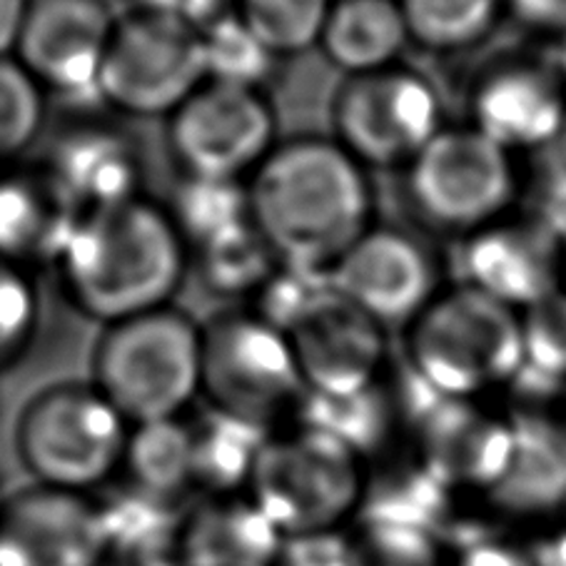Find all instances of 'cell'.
<instances>
[{"label":"cell","instance_id":"obj_1","mask_svg":"<svg viewBox=\"0 0 566 566\" xmlns=\"http://www.w3.org/2000/svg\"><path fill=\"white\" fill-rule=\"evenodd\" d=\"M190 268L168 208L148 195L75 214L53 262L67 305L101 327L172 305Z\"/></svg>","mask_w":566,"mask_h":566},{"label":"cell","instance_id":"obj_2","mask_svg":"<svg viewBox=\"0 0 566 566\" xmlns=\"http://www.w3.org/2000/svg\"><path fill=\"white\" fill-rule=\"evenodd\" d=\"M248 192L252 224L282 265L327 272L373 228L367 172L332 138L280 140Z\"/></svg>","mask_w":566,"mask_h":566},{"label":"cell","instance_id":"obj_3","mask_svg":"<svg viewBox=\"0 0 566 566\" xmlns=\"http://www.w3.org/2000/svg\"><path fill=\"white\" fill-rule=\"evenodd\" d=\"M87 379L130 427L185 417L202 397V322L168 305L105 325Z\"/></svg>","mask_w":566,"mask_h":566},{"label":"cell","instance_id":"obj_4","mask_svg":"<svg viewBox=\"0 0 566 566\" xmlns=\"http://www.w3.org/2000/svg\"><path fill=\"white\" fill-rule=\"evenodd\" d=\"M130 422L91 379L48 385L15 419V454L33 484L97 496L120 480Z\"/></svg>","mask_w":566,"mask_h":566},{"label":"cell","instance_id":"obj_5","mask_svg":"<svg viewBox=\"0 0 566 566\" xmlns=\"http://www.w3.org/2000/svg\"><path fill=\"white\" fill-rule=\"evenodd\" d=\"M409 363L432 395L470 402L520 377V312L470 285L444 292L412 322Z\"/></svg>","mask_w":566,"mask_h":566},{"label":"cell","instance_id":"obj_6","mask_svg":"<svg viewBox=\"0 0 566 566\" xmlns=\"http://www.w3.org/2000/svg\"><path fill=\"white\" fill-rule=\"evenodd\" d=\"M367 484L365 460L302 424L272 432L248 494L287 536L345 532Z\"/></svg>","mask_w":566,"mask_h":566},{"label":"cell","instance_id":"obj_7","mask_svg":"<svg viewBox=\"0 0 566 566\" xmlns=\"http://www.w3.org/2000/svg\"><path fill=\"white\" fill-rule=\"evenodd\" d=\"M307 395L285 332L250 307H228L202 322L205 407L277 432L295 422Z\"/></svg>","mask_w":566,"mask_h":566},{"label":"cell","instance_id":"obj_8","mask_svg":"<svg viewBox=\"0 0 566 566\" xmlns=\"http://www.w3.org/2000/svg\"><path fill=\"white\" fill-rule=\"evenodd\" d=\"M205 77L200 31L163 15L118 18L97 83L103 107L138 120H168Z\"/></svg>","mask_w":566,"mask_h":566},{"label":"cell","instance_id":"obj_9","mask_svg":"<svg viewBox=\"0 0 566 566\" xmlns=\"http://www.w3.org/2000/svg\"><path fill=\"white\" fill-rule=\"evenodd\" d=\"M277 143L275 105L248 87L205 81L165 120V145L180 178L248 182Z\"/></svg>","mask_w":566,"mask_h":566},{"label":"cell","instance_id":"obj_10","mask_svg":"<svg viewBox=\"0 0 566 566\" xmlns=\"http://www.w3.org/2000/svg\"><path fill=\"white\" fill-rule=\"evenodd\" d=\"M329 120L332 140L363 168H407L442 130V105L422 75L392 65L345 77Z\"/></svg>","mask_w":566,"mask_h":566},{"label":"cell","instance_id":"obj_11","mask_svg":"<svg viewBox=\"0 0 566 566\" xmlns=\"http://www.w3.org/2000/svg\"><path fill=\"white\" fill-rule=\"evenodd\" d=\"M510 153L476 128H442L407 165V190L424 220L447 232H480L510 208Z\"/></svg>","mask_w":566,"mask_h":566},{"label":"cell","instance_id":"obj_12","mask_svg":"<svg viewBox=\"0 0 566 566\" xmlns=\"http://www.w3.org/2000/svg\"><path fill=\"white\" fill-rule=\"evenodd\" d=\"M118 18L107 0H31L15 63L45 97L101 105L97 83Z\"/></svg>","mask_w":566,"mask_h":566},{"label":"cell","instance_id":"obj_13","mask_svg":"<svg viewBox=\"0 0 566 566\" xmlns=\"http://www.w3.org/2000/svg\"><path fill=\"white\" fill-rule=\"evenodd\" d=\"M0 566H107L97 496L41 484L6 494Z\"/></svg>","mask_w":566,"mask_h":566},{"label":"cell","instance_id":"obj_14","mask_svg":"<svg viewBox=\"0 0 566 566\" xmlns=\"http://www.w3.org/2000/svg\"><path fill=\"white\" fill-rule=\"evenodd\" d=\"M329 287L377 325H412L434 300L437 270L415 238L392 228H369L327 270Z\"/></svg>","mask_w":566,"mask_h":566},{"label":"cell","instance_id":"obj_15","mask_svg":"<svg viewBox=\"0 0 566 566\" xmlns=\"http://www.w3.org/2000/svg\"><path fill=\"white\" fill-rule=\"evenodd\" d=\"M385 327L335 290L287 332L307 395L347 397L382 382Z\"/></svg>","mask_w":566,"mask_h":566},{"label":"cell","instance_id":"obj_16","mask_svg":"<svg viewBox=\"0 0 566 566\" xmlns=\"http://www.w3.org/2000/svg\"><path fill=\"white\" fill-rule=\"evenodd\" d=\"M75 214L143 198V153L113 123L81 118L55 135L41 163Z\"/></svg>","mask_w":566,"mask_h":566},{"label":"cell","instance_id":"obj_17","mask_svg":"<svg viewBox=\"0 0 566 566\" xmlns=\"http://www.w3.org/2000/svg\"><path fill=\"white\" fill-rule=\"evenodd\" d=\"M462 265L467 285L524 312L559 290L562 232L539 218L492 222L467 242Z\"/></svg>","mask_w":566,"mask_h":566},{"label":"cell","instance_id":"obj_18","mask_svg":"<svg viewBox=\"0 0 566 566\" xmlns=\"http://www.w3.org/2000/svg\"><path fill=\"white\" fill-rule=\"evenodd\" d=\"M422 464L449 490L464 486L490 494L512 454V424L492 419L462 399L439 397L419 415Z\"/></svg>","mask_w":566,"mask_h":566},{"label":"cell","instance_id":"obj_19","mask_svg":"<svg viewBox=\"0 0 566 566\" xmlns=\"http://www.w3.org/2000/svg\"><path fill=\"white\" fill-rule=\"evenodd\" d=\"M285 534L250 494L202 496L182 514L178 566H280Z\"/></svg>","mask_w":566,"mask_h":566},{"label":"cell","instance_id":"obj_20","mask_svg":"<svg viewBox=\"0 0 566 566\" xmlns=\"http://www.w3.org/2000/svg\"><path fill=\"white\" fill-rule=\"evenodd\" d=\"M474 128L506 153H532L566 120L559 77L536 65L496 67L474 91Z\"/></svg>","mask_w":566,"mask_h":566},{"label":"cell","instance_id":"obj_21","mask_svg":"<svg viewBox=\"0 0 566 566\" xmlns=\"http://www.w3.org/2000/svg\"><path fill=\"white\" fill-rule=\"evenodd\" d=\"M73 220L43 165L0 168V262L33 272L53 268Z\"/></svg>","mask_w":566,"mask_h":566},{"label":"cell","instance_id":"obj_22","mask_svg":"<svg viewBox=\"0 0 566 566\" xmlns=\"http://www.w3.org/2000/svg\"><path fill=\"white\" fill-rule=\"evenodd\" d=\"M486 500L520 520L559 512L566 504V429L544 417L512 422L510 462Z\"/></svg>","mask_w":566,"mask_h":566},{"label":"cell","instance_id":"obj_23","mask_svg":"<svg viewBox=\"0 0 566 566\" xmlns=\"http://www.w3.org/2000/svg\"><path fill=\"white\" fill-rule=\"evenodd\" d=\"M409 31L399 0H335L317 51L347 77L392 67Z\"/></svg>","mask_w":566,"mask_h":566},{"label":"cell","instance_id":"obj_24","mask_svg":"<svg viewBox=\"0 0 566 566\" xmlns=\"http://www.w3.org/2000/svg\"><path fill=\"white\" fill-rule=\"evenodd\" d=\"M195 444L192 494L232 496L248 494L260 454L270 439V429L248 419L205 407L190 417Z\"/></svg>","mask_w":566,"mask_h":566},{"label":"cell","instance_id":"obj_25","mask_svg":"<svg viewBox=\"0 0 566 566\" xmlns=\"http://www.w3.org/2000/svg\"><path fill=\"white\" fill-rule=\"evenodd\" d=\"M101 504L107 566L150 559H172L185 506L160 500L120 482L97 494Z\"/></svg>","mask_w":566,"mask_h":566},{"label":"cell","instance_id":"obj_26","mask_svg":"<svg viewBox=\"0 0 566 566\" xmlns=\"http://www.w3.org/2000/svg\"><path fill=\"white\" fill-rule=\"evenodd\" d=\"M120 482L160 500L180 502L195 484L190 417L133 424L125 444Z\"/></svg>","mask_w":566,"mask_h":566},{"label":"cell","instance_id":"obj_27","mask_svg":"<svg viewBox=\"0 0 566 566\" xmlns=\"http://www.w3.org/2000/svg\"><path fill=\"white\" fill-rule=\"evenodd\" d=\"M452 490L419 462L373 476L367 484L355 524L399 526V530L432 532L444 539L449 530Z\"/></svg>","mask_w":566,"mask_h":566},{"label":"cell","instance_id":"obj_28","mask_svg":"<svg viewBox=\"0 0 566 566\" xmlns=\"http://www.w3.org/2000/svg\"><path fill=\"white\" fill-rule=\"evenodd\" d=\"M395 415L387 387L379 382L365 392L347 397L305 395L292 424L315 429L347 447L359 460H367L387 444L395 427Z\"/></svg>","mask_w":566,"mask_h":566},{"label":"cell","instance_id":"obj_29","mask_svg":"<svg viewBox=\"0 0 566 566\" xmlns=\"http://www.w3.org/2000/svg\"><path fill=\"white\" fill-rule=\"evenodd\" d=\"M165 208L188 245L190 258L252 224L248 182L178 175V185Z\"/></svg>","mask_w":566,"mask_h":566},{"label":"cell","instance_id":"obj_30","mask_svg":"<svg viewBox=\"0 0 566 566\" xmlns=\"http://www.w3.org/2000/svg\"><path fill=\"white\" fill-rule=\"evenodd\" d=\"M202 287L224 302H242L248 307L275 275L280 260L262 240L255 224L224 238L192 255Z\"/></svg>","mask_w":566,"mask_h":566},{"label":"cell","instance_id":"obj_31","mask_svg":"<svg viewBox=\"0 0 566 566\" xmlns=\"http://www.w3.org/2000/svg\"><path fill=\"white\" fill-rule=\"evenodd\" d=\"M200 43L205 77L210 83L268 93L270 83L275 81L280 57L272 55L232 11L202 28Z\"/></svg>","mask_w":566,"mask_h":566},{"label":"cell","instance_id":"obj_32","mask_svg":"<svg viewBox=\"0 0 566 566\" xmlns=\"http://www.w3.org/2000/svg\"><path fill=\"white\" fill-rule=\"evenodd\" d=\"M409 41L429 51H464L492 31L506 0H399Z\"/></svg>","mask_w":566,"mask_h":566},{"label":"cell","instance_id":"obj_33","mask_svg":"<svg viewBox=\"0 0 566 566\" xmlns=\"http://www.w3.org/2000/svg\"><path fill=\"white\" fill-rule=\"evenodd\" d=\"M335 0H232V13L268 51L287 57L315 51Z\"/></svg>","mask_w":566,"mask_h":566},{"label":"cell","instance_id":"obj_34","mask_svg":"<svg viewBox=\"0 0 566 566\" xmlns=\"http://www.w3.org/2000/svg\"><path fill=\"white\" fill-rule=\"evenodd\" d=\"M45 93L15 57H0V168L21 163L41 138Z\"/></svg>","mask_w":566,"mask_h":566},{"label":"cell","instance_id":"obj_35","mask_svg":"<svg viewBox=\"0 0 566 566\" xmlns=\"http://www.w3.org/2000/svg\"><path fill=\"white\" fill-rule=\"evenodd\" d=\"M520 377L539 385H562L566 379V292L556 290L530 310L520 312Z\"/></svg>","mask_w":566,"mask_h":566},{"label":"cell","instance_id":"obj_36","mask_svg":"<svg viewBox=\"0 0 566 566\" xmlns=\"http://www.w3.org/2000/svg\"><path fill=\"white\" fill-rule=\"evenodd\" d=\"M43 322L35 272L0 262V373L31 353Z\"/></svg>","mask_w":566,"mask_h":566},{"label":"cell","instance_id":"obj_37","mask_svg":"<svg viewBox=\"0 0 566 566\" xmlns=\"http://www.w3.org/2000/svg\"><path fill=\"white\" fill-rule=\"evenodd\" d=\"M355 566H452V552L439 534L399 526L355 524Z\"/></svg>","mask_w":566,"mask_h":566},{"label":"cell","instance_id":"obj_38","mask_svg":"<svg viewBox=\"0 0 566 566\" xmlns=\"http://www.w3.org/2000/svg\"><path fill=\"white\" fill-rule=\"evenodd\" d=\"M530 190L536 218L554 230L566 228V120L549 140L530 153Z\"/></svg>","mask_w":566,"mask_h":566},{"label":"cell","instance_id":"obj_39","mask_svg":"<svg viewBox=\"0 0 566 566\" xmlns=\"http://www.w3.org/2000/svg\"><path fill=\"white\" fill-rule=\"evenodd\" d=\"M280 566H355L353 530L287 536Z\"/></svg>","mask_w":566,"mask_h":566},{"label":"cell","instance_id":"obj_40","mask_svg":"<svg viewBox=\"0 0 566 566\" xmlns=\"http://www.w3.org/2000/svg\"><path fill=\"white\" fill-rule=\"evenodd\" d=\"M449 552L452 566H534L530 552L486 532L464 536Z\"/></svg>","mask_w":566,"mask_h":566},{"label":"cell","instance_id":"obj_41","mask_svg":"<svg viewBox=\"0 0 566 566\" xmlns=\"http://www.w3.org/2000/svg\"><path fill=\"white\" fill-rule=\"evenodd\" d=\"M130 11L163 15L202 31L232 11V0H128Z\"/></svg>","mask_w":566,"mask_h":566},{"label":"cell","instance_id":"obj_42","mask_svg":"<svg viewBox=\"0 0 566 566\" xmlns=\"http://www.w3.org/2000/svg\"><path fill=\"white\" fill-rule=\"evenodd\" d=\"M506 11L534 31L566 35V0H506Z\"/></svg>","mask_w":566,"mask_h":566},{"label":"cell","instance_id":"obj_43","mask_svg":"<svg viewBox=\"0 0 566 566\" xmlns=\"http://www.w3.org/2000/svg\"><path fill=\"white\" fill-rule=\"evenodd\" d=\"M534 566H566V516L539 534L530 549Z\"/></svg>","mask_w":566,"mask_h":566},{"label":"cell","instance_id":"obj_44","mask_svg":"<svg viewBox=\"0 0 566 566\" xmlns=\"http://www.w3.org/2000/svg\"><path fill=\"white\" fill-rule=\"evenodd\" d=\"M31 0H0V57H13Z\"/></svg>","mask_w":566,"mask_h":566},{"label":"cell","instance_id":"obj_45","mask_svg":"<svg viewBox=\"0 0 566 566\" xmlns=\"http://www.w3.org/2000/svg\"><path fill=\"white\" fill-rule=\"evenodd\" d=\"M113 566H178L175 559H150V562H135V564H113Z\"/></svg>","mask_w":566,"mask_h":566},{"label":"cell","instance_id":"obj_46","mask_svg":"<svg viewBox=\"0 0 566 566\" xmlns=\"http://www.w3.org/2000/svg\"><path fill=\"white\" fill-rule=\"evenodd\" d=\"M562 250H564V268H566V228L562 232Z\"/></svg>","mask_w":566,"mask_h":566},{"label":"cell","instance_id":"obj_47","mask_svg":"<svg viewBox=\"0 0 566 566\" xmlns=\"http://www.w3.org/2000/svg\"><path fill=\"white\" fill-rule=\"evenodd\" d=\"M6 502V492H3V484H0V506H3Z\"/></svg>","mask_w":566,"mask_h":566},{"label":"cell","instance_id":"obj_48","mask_svg":"<svg viewBox=\"0 0 566 566\" xmlns=\"http://www.w3.org/2000/svg\"><path fill=\"white\" fill-rule=\"evenodd\" d=\"M564 71H566V65H564Z\"/></svg>","mask_w":566,"mask_h":566},{"label":"cell","instance_id":"obj_49","mask_svg":"<svg viewBox=\"0 0 566 566\" xmlns=\"http://www.w3.org/2000/svg\"><path fill=\"white\" fill-rule=\"evenodd\" d=\"M564 429H566V424H564Z\"/></svg>","mask_w":566,"mask_h":566}]
</instances>
